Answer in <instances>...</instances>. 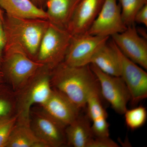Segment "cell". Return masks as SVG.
Instances as JSON below:
<instances>
[{"label":"cell","instance_id":"cell-27","mask_svg":"<svg viewBox=\"0 0 147 147\" xmlns=\"http://www.w3.org/2000/svg\"><path fill=\"white\" fill-rule=\"evenodd\" d=\"M31 1L35 5L40 8L44 9V8L46 7L47 0H31Z\"/></svg>","mask_w":147,"mask_h":147},{"label":"cell","instance_id":"cell-19","mask_svg":"<svg viewBox=\"0 0 147 147\" xmlns=\"http://www.w3.org/2000/svg\"><path fill=\"white\" fill-rule=\"evenodd\" d=\"M100 89L92 92L86 103L87 115L92 123L107 120L108 114L102 105Z\"/></svg>","mask_w":147,"mask_h":147},{"label":"cell","instance_id":"cell-5","mask_svg":"<svg viewBox=\"0 0 147 147\" xmlns=\"http://www.w3.org/2000/svg\"><path fill=\"white\" fill-rule=\"evenodd\" d=\"M72 35L50 22L42 36L36 60L53 70L63 62Z\"/></svg>","mask_w":147,"mask_h":147},{"label":"cell","instance_id":"cell-16","mask_svg":"<svg viewBox=\"0 0 147 147\" xmlns=\"http://www.w3.org/2000/svg\"><path fill=\"white\" fill-rule=\"evenodd\" d=\"M0 7L9 16L47 20L45 10L37 6L31 0H0Z\"/></svg>","mask_w":147,"mask_h":147},{"label":"cell","instance_id":"cell-20","mask_svg":"<svg viewBox=\"0 0 147 147\" xmlns=\"http://www.w3.org/2000/svg\"><path fill=\"white\" fill-rule=\"evenodd\" d=\"M122 17L127 27L134 25V18L142 7L147 4V0H118Z\"/></svg>","mask_w":147,"mask_h":147},{"label":"cell","instance_id":"cell-1","mask_svg":"<svg viewBox=\"0 0 147 147\" xmlns=\"http://www.w3.org/2000/svg\"><path fill=\"white\" fill-rule=\"evenodd\" d=\"M50 81L53 88L65 95L81 109L86 108L92 92L100 89L90 65L71 66L63 62L52 70Z\"/></svg>","mask_w":147,"mask_h":147},{"label":"cell","instance_id":"cell-10","mask_svg":"<svg viewBox=\"0 0 147 147\" xmlns=\"http://www.w3.org/2000/svg\"><path fill=\"white\" fill-rule=\"evenodd\" d=\"M30 125L37 137L47 147H61L66 144L65 127L43 110L31 112Z\"/></svg>","mask_w":147,"mask_h":147},{"label":"cell","instance_id":"cell-13","mask_svg":"<svg viewBox=\"0 0 147 147\" xmlns=\"http://www.w3.org/2000/svg\"><path fill=\"white\" fill-rule=\"evenodd\" d=\"M104 1V0H81L66 30L72 36L86 34L99 13Z\"/></svg>","mask_w":147,"mask_h":147},{"label":"cell","instance_id":"cell-3","mask_svg":"<svg viewBox=\"0 0 147 147\" xmlns=\"http://www.w3.org/2000/svg\"><path fill=\"white\" fill-rule=\"evenodd\" d=\"M52 69L44 66L18 93L16 103L17 123L30 125L33 105L43 104L49 98L53 88L50 81Z\"/></svg>","mask_w":147,"mask_h":147},{"label":"cell","instance_id":"cell-4","mask_svg":"<svg viewBox=\"0 0 147 147\" xmlns=\"http://www.w3.org/2000/svg\"><path fill=\"white\" fill-rule=\"evenodd\" d=\"M4 74L7 77L13 90L18 92L42 67L18 47L6 46L2 64Z\"/></svg>","mask_w":147,"mask_h":147},{"label":"cell","instance_id":"cell-9","mask_svg":"<svg viewBox=\"0 0 147 147\" xmlns=\"http://www.w3.org/2000/svg\"><path fill=\"white\" fill-rule=\"evenodd\" d=\"M112 42L119 59L120 76L128 88L131 96L130 100L136 105L147 97V72L146 69L123 55Z\"/></svg>","mask_w":147,"mask_h":147},{"label":"cell","instance_id":"cell-8","mask_svg":"<svg viewBox=\"0 0 147 147\" xmlns=\"http://www.w3.org/2000/svg\"><path fill=\"white\" fill-rule=\"evenodd\" d=\"M118 0H104L99 13L86 34L98 36L112 37L127 28L122 17Z\"/></svg>","mask_w":147,"mask_h":147},{"label":"cell","instance_id":"cell-24","mask_svg":"<svg viewBox=\"0 0 147 147\" xmlns=\"http://www.w3.org/2000/svg\"><path fill=\"white\" fill-rule=\"evenodd\" d=\"M13 106L9 99L0 97V117L10 115Z\"/></svg>","mask_w":147,"mask_h":147},{"label":"cell","instance_id":"cell-22","mask_svg":"<svg viewBox=\"0 0 147 147\" xmlns=\"http://www.w3.org/2000/svg\"><path fill=\"white\" fill-rule=\"evenodd\" d=\"M17 121L16 115L0 117V147H6Z\"/></svg>","mask_w":147,"mask_h":147},{"label":"cell","instance_id":"cell-21","mask_svg":"<svg viewBox=\"0 0 147 147\" xmlns=\"http://www.w3.org/2000/svg\"><path fill=\"white\" fill-rule=\"evenodd\" d=\"M123 115L126 126L132 130L142 127L146 123L147 120L146 109L143 106L129 110L127 109Z\"/></svg>","mask_w":147,"mask_h":147},{"label":"cell","instance_id":"cell-25","mask_svg":"<svg viewBox=\"0 0 147 147\" xmlns=\"http://www.w3.org/2000/svg\"><path fill=\"white\" fill-rule=\"evenodd\" d=\"M6 44V37L3 24L2 20L0 18V66L2 64L4 53Z\"/></svg>","mask_w":147,"mask_h":147},{"label":"cell","instance_id":"cell-2","mask_svg":"<svg viewBox=\"0 0 147 147\" xmlns=\"http://www.w3.org/2000/svg\"><path fill=\"white\" fill-rule=\"evenodd\" d=\"M3 24L6 37L5 47L20 48L36 60L41 39L50 22L46 19L16 18L5 14Z\"/></svg>","mask_w":147,"mask_h":147},{"label":"cell","instance_id":"cell-17","mask_svg":"<svg viewBox=\"0 0 147 147\" xmlns=\"http://www.w3.org/2000/svg\"><path fill=\"white\" fill-rule=\"evenodd\" d=\"M90 64L95 66L99 70L111 76H120L119 59L112 41L102 45L91 60Z\"/></svg>","mask_w":147,"mask_h":147},{"label":"cell","instance_id":"cell-14","mask_svg":"<svg viewBox=\"0 0 147 147\" xmlns=\"http://www.w3.org/2000/svg\"><path fill=\"white\" fill-rule=\"evenodd\" d=\"M90 120L87 115L80 113L65 128L67 145L74 147H88L94 137Z\"/></svg>","mask_w":147,"mask_h":147},{"label":"cell","instance_id":"cell-6","mask_svg":"<svg viewBox=\"0 0 147 147\" xmlns=\"http://www.w3.org/2000/svg\"><path fill=\"white\" fill-rule=\"evenodd\" d=\"M90 65L97 78L101 96L116 113L123 115L127 109L131 96L121 77L108 75L93 65Z\"/></svg>","mask_w":147,"mask_h":147},{"label":"cell","instance_id":"cell-18","mask_svg":"<svg viewBox=\"0 0 147 147\" xmlns=\"http://www.w3.org/2000/svg\"><path fill=\"white\" fill-rule=\"evenodd\" d=\"M6 147H47L34 134L30 125L16 123Z\"/></svg>","mask_w":147,"mask_h":147},{"label":"cell","instance_id":"cell-29","mask_svg":"<svg viewBox=\"0 0 147 147\" xmlns=\"http://www.w3.org/2000/svg\"><path fill=\"white\" fill-rule=\"evenodd\" d=\"M4 77V74L3 72L0 70V84L3 82Z\"/></svg>","mask_w":147,"mask_h":147},{"label":"cell","instance_id":"cell-7","mask_svg":"<svg viewBox=\"0 0 147 147\" xmlns=\"http://www.w3.org/2000/svg\"><path fill=\"white\" fill-rule=\"evenodd\" d=\"M109 38L87 34L72 36L63 62L74 67L90 65L94 55Z\"/></svg>","mask_w":147,"mask_h":147},{"label":"cell","instance_id":"cell-11","mask_svg":"<svg viewBox=\"0 0 147 147\" xmlns=\"http://www.w3.org/2000/svg\"><path fill=\"white\" fill-rule=\"evenodd\" d=\"M112 41L121 53L144 69H147V42L134 25L112 36Z\"/></svg>","mask_w":147,"mask_h":147},{"label":"cell","instance_id":"cell-23","mask_svg":"<svg viewBox=\"0 0 147 147\" xmlns=\"http://www.w3.org/2000/svg\"><path fill=\"white\" fill-rule=\"evenodd\" d=\"M118 144L108 137H94L88 147H119Z\"/></svg>","mask_w":147,"mask_h":147},{"label":"cell","instance_id":"cell-12","mask_svg":"<svg viewBox=\"0 0 147 147\" xmlns=\"http://www.w3.org/2000/svg\"><path fill=\"white\" fill-rule=\"evenodd\" d=\"M41 106L44 112L65 127L76 119L82 110L65 95L53 88Z\"/></svg>","mask_w":147,"mask_h":147},{"label":"cell","instance_id":"cell-26","mask_svg":"<svg viewBox=\"0 0 147 147\" xmlns=\"http://www.w3.org/2000/svg\"><path fill=\"white\" fill-rule=\"evenodd\" d=\"M142 24L147 27V4L138 11L134 18V23Z\"/></svg>","mask_w":147,"mask_h":147},{"label":"cell","instance_id":"cell-28","mask_svg":"<svg viewBox=\"0 0 147 147\" xmlns=\"http://www.w3.org/2000/svg\"><path fill=\"white\" fill-rule=\"evenodd\" d=\"M4 14L3 11V9L1 8L0 7V18H1L2 21L3 23L4 19Z\"/></svg>","mask_w":147,"mask_h":147},{"label":"cell","instance_id":"cell-15","mask_svg":"<svg viewBox=\"0 0 147 147\" xmlns=\"http://www.w3.org/2000/svg\"><path fill=\"white\" fill-rule=\"evenodd\" d=\"M81 0H47L45 11L47 20L56 26L66 29L69 22Z\"/></svg>","mask_w":147,"mask_h":147}]
</instances>
